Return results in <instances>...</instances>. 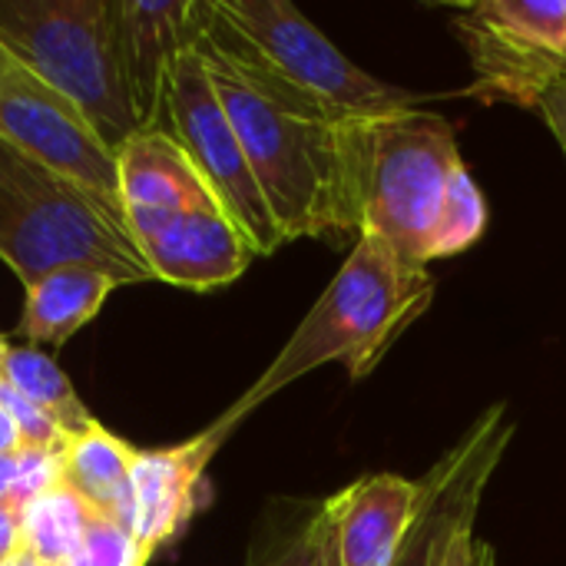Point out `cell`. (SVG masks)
<instances>
[{"label":"cell","instance_id":"603a6c76","mask_svg":"<svg viewBox=\"0 0 566 566\" xmlns=\"http://www.w3.org/2000/svg\"><path fill=\"white\" fill-rule=\"evenodd\" d=\"M474 521L478 517H468L464 524L454 527V534L448 537L434 566H497L494 547L474 534Z\"/></svg>","mask_w":566,"mask_h":566},{"label":"cell","instance_id":"d4e9b609","mask_svg":"<svg viewBox=\"0 0 566 566\" xmlns=\"http://www.w3.org/2000/svg\"><path fill=\"white\" fill-rule=\"evenodd\" d=\"M20 554V511L3 504L0 507V564Z\"/></svg>","mask_w":566,"mask_h":566},{"label":"cell","instance_id":"e0dca14e","mask_svg":"<svg viewBox=\"0 0 566 566\" xmlns=\"http://www.w3.org/2000/svg\"><path fill=\"white\" fill-rule=\"evenodd\" d=\"M116 282L86 265H66L43 275L36 285L23 289L20 335L33 345H63L83 325L96 318Z\"/></svg>","mask_w":566,"mask_h":566},{"label":"cell","instance_id":"7a4b0ae2","mask_svg":"<svg viewBox=\"0 0 566 566\" xmlns=\"http://www.w3.org/2000/svg\"><path fill=\"white\" fill-rule=\"evenodd\" d=\"M431 302L434 279L428 269L401 259L385 239L361 232L352 255L298 322L275 361L216 424L232 434L249 411L328 361H342L352 381L368 378Z\"/></svg>","mask_w":566,"mask_h":566},{"label":"cell","instance_id":"ac0fdd59","mask_svg":"<svg viewBox=\"0 0 566 566\" xmlns=\"http://www.w3.org/2000/svg\"><path fill=\"white\" fill-rule=\"evenodd\" d=\"M90 511L70 488L56 484L20 511V551H27L40 566H70L83 551Z\"/></svg>","mask_w":566,"mask_h":566},{"label":"cell","instance_id":"5bb4252c","mask_svg":"<svg viewBox=\"0 0 566 566\" xmlns=\"http://www.w3.org/2000/svg\"><path fill=\"white\" fill-rule=\"evenodd\" d=\"M229 434L212 424L199 438L159 448L136 451L133 461V537L153 557L163 544H169L196 514L202 501V481L212 454L222 448Z\"/></svg>","mask_w":566,"mask_h":566},{"label":"cell","instance_id":"277c9868","mask_svg":"<svg viewBox=\"0 0 566 566\" xmlns=\"http://www.w3.org/2000/svg\"><path fill=\"white\" fill-rule=\"evenodd\" d=\"M199 56L285 242L355 235L342 126L322 116L282 109L249 90L219 60L206 53Z\"/></svg>","mask_w":566,"mask_h":566},{"label":"cell","instance_id":"6da1fadb","mask_svg":"<svg viewBox=\"0 0 566 566\" xmlns=\"http://www.w3.org/2000/svg\"><path fill=\"white\" fill-rule=\"evenodd\" d=\"M342 136L355 239L378 235L401 259L428 265L484 235L488 206L444 116L415 106L345 123Z\"/></svg>","mask_w":566,"mask_h":566},{"label":"cell","instance_id":"ba28073f","mask_svg":"<svg viewBox=\"0 0 566 566\" xmlns=\"http://www.w3.org/2000/svg\"><path fill=\"white\" fill-rule=\"evenodd\" d=\"M474 66V93L521 106L566 83V0H481L454 17Z\"/></svg>","mask_w":566,"mask_h":566},{"label":"cell","instance_id":"cb8c5ba5","mask_svg":"<svg viewBox=\"0 0 566 566\" xmlns=\"http://www.w3.org/2000/svg\"><path fill=\"white\" fill-rule=\"evenodd\" d=\"M537 109H541V116L547 119V126H551L554 139L560 143V149H564V156H566V83L554 86V90H547V93L541 96Z\"/></svg>","mask_w":566,"mask_h":566},{"label":"cell","instance_id":"7402d4cb","mask_svg":"<svg viewBox=\"0 0 566 566\" xmlns=\"http://www.w3.org/2000/svg\"><path fill=\"white\" fill-rule=\"evenodd\" d=\"M308 517H312V511L302 517V524L272 537L269 547L262 554H255L249 566H318L312 541H308Z\"/></svg>","mask_w":566,"mask_h":566},{"label":"cell","instance_id":"8fae6325","mask_svg":"<svg viewBox=\"0 0 566 566\" xmlns=\"http://www.w3.org/2000/svg\"><path fill=\"white\" fill-rule=\"evenodd\" d=\"M511 438H514V421L507 418V405H494L421 478L424 488L421 511L395 566L438 564L454 527L464 524L468 517H478L488 481L497 471Z\"/></svg>","mask_w":566,"mask_h":566},{"label":"cell","instance_id":"8992f818","mask_svg":"<svg viewBox=\"0 0 566 566\" xmlns=\"http://www.w3.org/2000/svg\"><path fill=\"white\" fill-rule=\"evenodd\" d=\"M255 63L325 119L345 126L415 109L418 96L365 73L289 0H212Z\"/></svg>","mask_w":566,"mask_h":566},{"label":"cell","instance_id":"52a82bcc","mask_svg":"<svg viewBox=\"0 0 566 566\" xmlns=\"http://www.w3.org/2000/svg\"><path fill=\"white\" fill-rule=\"evenodd\" d=\"M163 116L166 133L189 156L222 212L239 226L255 255H272L279 245H285V235L279 232L252 176L239 133L209 80L202 56L192 46H186L169 70Z\"/></svg>","mask_w":566,"mask_h":566},{"label":"cell","instance_id":"f1b7e54d","mask_svg":"<svg viewBox=\"0 0 566 566\" xmlns=\"http://www.w3.org/2000/svg\"><path fill=\"white\" fill-rule=\"evenodd\" d=\"M7 348H10V342H7V338L0 335V365H3V355H7Z\"/></svg>","mask_w":566,"mask_h":566},{"label":"cell","instance_id":"9a60e30c","mask_svg":"<svg viewBox=\"0 0 566 566\" xmlns=\"http://www.w3.org/2000/svg\"><path fill=\"white\" fill-rule=\"evenodd\" d=\"M139 249L156 279L192 292L235 282L255 259V249L222 212V206L169 216L146 239H139Z\"/></svg>","mask_w":566,"mask_h":566},{"label":"cell","instance_id":"d6986e66","mask_svg":"<svg viewBox=\"0 0 566 566\" xmlns=\"http://www.w3.org/2000/svg\"><path fill=\"white\" fill-rule=\"evenodd\" d=\"M0 378L10 388H17L27 401H33L40 411H46L66 438L83 434L90 424H96L90 411L83 408V401L76 398L70 378L60 371V365L36 348L10 345L0 365Z\"/></svg>","mask_w":566,"mask_h":566},{"label":"cell","instance_id":"4fadbf2b","mask_svg":"<svg viewBox=\"0 0 566 566\" xmlns=\"http://www.w3.org/2000/svg\"><path fill=\"white\" fill-rule=\"evenodd\" d=\"M116 172L119 202L136 245L169 216L219 206L189 156L163 126L133 133L116 149Z\"/></svg>","mask_w":566,"mask_h":566},{"label":"cell","instance_id":"44dd1931","mask_svg":"<svg viewBox=\"0 0 566 566\" xmlns=\"http://www.w3.org/2000/svg\"><path fill=\"white\" fill-rule=\"evenodd\" d=\"M60 451H46V448H20L17 451V484H13V501L10 507L23 511L30 501H36L40 494L53 491L60 484Z\"/></svg>","mask_w":566,"mask_h":566},{"label":"cell","instance_id":"484cf974","mask_svg":"<svg viewBox=\"0 0 566 566\" xmlns=\"http://www.w3.org/2000/svg\"><path fill=\"white\" fill-rule=\"evenodd\" d=\"M13 484H17V451L0 458V507L13 501Z\"/></svg>","mask_w":566,"mask_h":566},{"label":"cell","instance_id":"9c48e42d","mask_svg":"<svg viewBox=\"0 0 566 566\" xmlns=\"http://www.w3.org/2000/svg\"><path fill=\"white\" fill-rule=\"evenodd\" d=\"M0 139L46 169L119 202L116 153L90 119L0 43Z\"/></svg>","mask_w":566,"mask_h":566},{"label":"cell","instance_id":"ffe728a7","mask_svg":"<svg viewBox=\"0 0 566 566\" xmlns=\"http://www.w3.org/2000/svg\"><path fill=\"white\" fill-rule=\"evenodd\" d=\"M0 408L7 411V418L13 421L17 434H20V444L23 448H46V451H63L66 444V434L60 431V424L40 411L33 401H27L17 388H10L3 378H0Z\"/></svg>","mask_w":566,"mask_h":566},{"label":"cell","instance_id":"7c38bea8","mask_svg":"<svg viewBox=\"0 0 566 566\" xmlns=\"http://www.w3.org/2000/svg\"><path fill=\"white\" fill-rule=\"evenodd\" d=\"M192 0H109L116 66L139 129L159 126L166 80L189 46Z\"/></svg>","mask_w":566,"mask_h":566},{"label":"cell","instance_id":"83f0119b","mask_svg":"<svg viewBox=\"0 0 566 566\" xmlns=\"http://www.w3.org/2000/svg\"><path fill=\"white\" fill-rule=\"evenodd\" d=\"M0 566H40V564H36V560H33V557H30L27 551H20V554H13L10 560H3Z\"/></svg>","mask_w":566,"mask_h":566},{"label":"cell","instance_id":"3957f363","mask_svg":"<svg viewBox=\"0 0 566 566\" xmlns=\"http://www.w3.org/2000/svg\"><path fill=\"white\" fill-rule=\"evenodd\" d=\"M0 259L23 289L43 275L86 265L116 285L153 282L123 206L46 169L0 139Z\"/></svg>","mask_w":566,"mask_h":566},{"label":"cell","instance_id":"30bf717a","mask_svg":"<svg viewBox=\"0 0 566 566\" xmlns=\"http://www.w3.org/2000/svg\"><path fill=\"white\" fill-rule=\"evenodd\" d=\"M424 488L398 474H368L308 517L318 566H395L421 511Z\"/></svg>","mask_w":566,"mask_h":566},{"label":"cell","instance_id":"4316f807","mask_svg":"<svg viewBox=\"0 0 566 566\" xmlns=\"http://www.w3.org/2000/svg\"><path fill=\"white\" fill-rule=\"evenodd\" d=\"M23 444H20V434H17V428H13V421L7 418V411L0 408V458H7V454H13V451H20Z\"/></svg>","mask_w":566,"mask_h":566},{"label":"cell","instance_id":"2e32d148","mask_svg":"<svg viewBox=\"0 0 566 566\" xmlns=\"http://www.w3.org/2000/svg\"><path fill=\"white\" fill-rule=\"evenodd\" d=\"M133 461L136 448L90 424L83 434L66 438L60 451V484L70 488L90 511L133 531Z\"/></svg>","mask_w":566,"mask_h":566},{"label":"cell","instance_id":"5b68a950","mask_svg":"<svg viewBox=\"0 0 566 566\" xmlns=\"http://www.w3.org/2000/svg\"><path fill=\"white\" fill-rule=\"evenodd\" d=\"M0 43L60 90L113 153L139 133L116 66L109 0H0Z\"/></svg>","mask_w":566,"mask_h":566}]
</instances>
